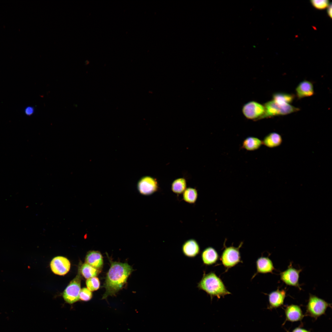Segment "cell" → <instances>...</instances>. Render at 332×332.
Returning <instances> with one entry per match:
<instances>
[{
  "instance_id": "cell-13",
  "label": "cell",
  "mask_w": 332,
  "mask_h": 332,
  "mask_svg": "<svg viewBox=\"0 0 332 332\" xmlns=\"http://www.w3.org/2000/svg\"><path fill=\"white\" fill-rule=\"evenodd\" d=\"M200 251V245L195 239H190L185 241L182 246L183 254L189 258H194L197 256Z\"/></svg>"
},
{
  "instance_id": "cell-28",
  "label": "cell",
  "mask_w": 332,
  "mask_h": 332,
  "mask_svg": "<svg viewBox=\"0 0 332 332\" xmlns=\"http://www.w3.org/2000/svg\"><path fill=\"white\" fill-rule=\"evenodd\" d=\"M34 109L32 107H28L25 109V113L27 115H30L34 113Z\"/></svg>"
},
{
  "instance_id": "cell-8",
  "label": "cell",
  "mask_w": 332,
  "mask_h": 332,
  "mask_svg": "<svg viewBox=\"0 0 332 332\" xmlns=\"http://www.w3.org/2000/svg\"><path fill=\"white\" fill-rule=\"evenodd\" d=\"M302 271V269L293 267L290 263L286 270L280 273V279L287 285L296 287L301 290L299 279Z\"/></svg>"
},
{
  "instance_id": "cell-10",
  "label": "cell",
  "mask_w": 332,
  "mask_h": 332,
  "mask_svg": "<svg viewBox=\"0 0 332 332\" xmlns=\"http://www.w3.org/2000/svg\"><path fill=\"white\" fill-rule=\"evenodd\" d=\"M50 267L52 271L55 274L63 275L69 271L70 263L66 258L57 256L52 259L50 263Z\"/></svg>"
},
{
  "instance_id": "cell-18",
  "label": "cell",
  "mask_w": 332,
  "mask_h": 332,
  "mask_svg": "<svg viewBox=\"0 0 332 332\" xmlns=\"http://www.w3.org/2000/svg\"><path fill=\"white\" fill-rule=\"evenodd\" d=\"M283 141L282 137L279 133L271 132L266 135L262 141L263 144L269 148H274L280 145Z\"/></svg>"
},
{
  "instance_id": "cell-15",
  "label": "cell",
  "mask_w": 332,
  "mask_h": 332,
  "mask_svg": "<svg viewBox=\"0 0 332 332\" xmlns=\"http://www.w3.org/2000/svg\"><path fill=\"white\" fill-rule=\"evenodd\" d=\"M85 262L100 271L102 268L103 264V256L101 253L98 251H89L86 255Z\"/></svg>"
},
{
  "instance_id": "cell-22",
  "label": "cell",
  "mask_w": 332,
  "mask_h": 332,
  "mask_svg": "<svg viewBox=\"0 0 332 332\" xmlns=\"http://www.w3.org/2000/svg\"><path fill=\"white\" fill-rule=\"evenodd\" d=\"M186 182L184 178H179L174 180L172 183L171 188L175 193L180 194L186 189Z\"/></svg>"
},
{
  "instance_id": "cell-24",
  "label": "cell",
  "mask_w": 332,
  "mask_h": 332,
  "mask_svg": "<svg viewBox=\"0 0 332 332\" xmlns=\"http://www.w3.org/2000/svg\"><path fill=\"white\" fill-rule=\"evenodd\" d=\"M86 284L87 288L91 291L97 290L100 287V285L99 279L96 277L87 279Z\"/></svg>"
},
{
  "instance_id": "cell-7",
  "label": "cell",
  "mask_w": 332,
  "mask_h": 332,
  "mask_svg": "<svg viewBox=\"0 0 332 332\" xmlns=\"http://www.w3.org/2000/svg\"><path fill=\"white\" fill-rule=\"evenodd\" d=\"M265 111L263 105L255 101H250L246 103L242 109V113L245 117L253 120L261 119Z\"/></svg>"
},
{
  "instance_id": "cell-17",
  "label": "cell",
  "mask_w": 332,
  "mask_h": 332,
  "mask_svg": "<svg viewBox=\"0 0 332 332\" xmlns=\"http://www.w3.org/2000/svg\"><path fill=\"white\" fill-rule=\"evenodd\" d=\"M201 258L204 265L209 266L216 262L219 259V255L214 248L211 247H208L202 251Z\"/></svg>"
},
{
  "instance_id": "cell-9",
  "label": "cell",
  "mask_w": 332,
  "mask_h": 332,
  "mask_svg": "<svg viewBox=\"0 0 332 332\" xmlns=\"http://www.w3.org/2000/svg\"><path fill=\"white\" fill-rule=\"evenodd\" d=\"M138 189L139 192L144 195H149L156 192L158 188L156 180L148 176L142 177L138 181Z\"/></svg>"
},
{
  "instance_id": "cell-5",
  "label": "cell",
  "mask_w": 332,
  "mask_h": 332,
  "mask_svg": "<svg viewBox=\"0 0 332 332\" xmlns=\"http://www.w3.org/2000/svg\"><path fill=\"white\" fill-rule=\"evenodd\" d=\"M81 275L79 271L77 275L70 282L64 291L63 297L67 303L72 304L79 299V294L81 290Z\"/></svg>"
},
{
  "instance_id": "cell-1",
  "label": "cell",
  "mask_w": 332,
  "mask_h": 332,
  "mask_svg": "<svg viewBox=\"0 0 332 332\" xmlns=\"http://www.w3.org/2000/svg\"><path fill=\"white\" fill-rule=\"evenodd\" d=\"M110 263L104 284L105 292L102 299L115 295L123 288L133 271L132 267L127 263L112 261Z\"/></svg>"
},
{
  "instance_id": "cell-23",
  "label": "cell",
  "mask_w": 332,
  "mask_h": 332,
  "mask_svg": "<svg viewBox=\"0 0 332 332\" xmlns=\"http://www.w3.org/2000/svg\"><path fill=\"white\" fill-rule=\"evenodd\" d=\"M183 193V198L185 202L193 204L196 201L198 193L195 189L192 188H186Z\"/></svg>"
},
{
  "instance_id": "cell-21",
  "label": "cell",
  "mask_w": 332,
  "mask_h": 332,
  "mask_svg": "<svg viewBox=\"0 0 332 332\" xmlns=\"http://www.w3.org/2000/svg\"><path fill=\"white\" fill-rule=\"evenodd\" d=\"M294 95L291 94L281 92L274 93L273 95V100L281 104H290L293 101Z\"/></svg>"
},
{
  "instance_id": "cell-20",
  "label": "cell",
  "mask_w": 332,
  "mask_h": 332,
  "mask_svg": "<svg viewBox=\"0 0 332 332\" xmlns=\"http://www.w3.org/2000/svg\"><path fill=\"white\" fill-rule=\"evenodd\" d=\"M79 271L85 278L88 279L96 277L100 271L85 263L81 265Z\"/></svg>"
},
{
  "instance_id": "cell-11",
  "label": "cell",
  "mask_w": 332,
  "mask_h": 332,
  "mask_svg": "<svg viewBox=\"0 0 332 332\" xmlns=\"http://www.w3.org/2000/svg\"><path fill=\"white\" fill-rule=\"evenodd\" d=\"M285 290H280L279 288L268 294L269 304L267 309L271 310L283 305L286 296Z\"/></svg>"
},
{
  "instance_id": "cell-3",
  "label": "cell",
  "mask_w": 332,
  "mask_h": 332,
  "mask_svg": "<svg viewBox=\"0 0 332 332\" xmlns=\"http://www.w3.org/2000/svg\"><path fill=\"white\" fill-rule=\"evenodd\" d=\"M265 113L261 119L280 115H284L297 112L299 109L289 104H281L272 100L264 105Z\"/></svg>"
},
{
  "instance_id": "cell-12",
  "label": "cell",
  "mask_w": 332,
  "mask_h": 332,
  "mask_svg": "<svg viewBox=\"0 0 332 332\" xmlns=\"http://www.w3.org/2000/svg\"><path fill=\"white\" fill-rule=\"evenodd\" d=\"M284 310L286 319L283 325L287 321L291 322L301 321L305 316L300 306L297 305L287 306Z\"/></svg>"
},
{
  "instance_id": "cell-14",
  "label": "cell",
  "mask_w": 332,
  "mask_h": 332,
  "mask_svg": "<svg viewBox=\"0 0 332 332\" xmlns=\"http://www.w3.org/2000/svg\"><path fill=\"white\" fill-rule=\"evenodd\" d=\"M256 273H273L275 269L272 262L268 257H261L256 261Z\"/></svg>"
},
{
  "instance_id": "cell-26",
  "label": "cell",
  "mask_w": 332,
  "mask_h": 332,
  "mask_svg": "<svg viewBox=\"0 0 332 332\" xmlns=\"http://www.w3.org/2000/svg\"><path fill=\"white\" fill-rule=\"evenodd\" d=\"M92 293L91 291L87 288H83L81 289L80 291L79 299L83 301H87L92 298Z\"/></svg>"
},
{
  "instance_id": "cell-16",
  "label": "cell",
  "mask_w": 332,
  "mask_h": 332,
  "mask_svg": "<svg viewBox=\"0 0 332 332\" xmlns=\"http://www.w3.org/2000/svg\"><path fill=\"white\" fill-rule=\"evenodd\" d=\"M296 94L299 99L312 96L314 94V87L310 81L304 80L298 85L296 88Z\"/></svg>"
},
{
  "instance_id": "cell-4",
  "label": "cell",
  "mask_w": 332,
  "mask_h": 332,
  "mask_svg": "<svg viewBox=\"0 0 332 332\" xmlns=\"http://www.w3.org/2000/svg\"><path fill=\"white\" fill-rule=\"evenodd\" d=\"M331 307V304L324 299L311 294L306 306L305 316H309L316 320L324 314L328 307Z\"/></svg>"
},
{
  "instance_id": "cell-25",
  "label": "cell",
  "mask_w": 332,
  "mask_h": 332,
  "mask_svg": "<svg viewBox=\"0 0 332 332\" xmlns=\"http://www.w3.org/2000/svg\"><path fill=\"white\" fill-rule=\"evenodd\" d=\"M310 2L314 7L319 10L327 8L330 4L329 1L327 0H312Z\"/></svg>"
},
{
  "instance_id": "cell-27",
  "label": "cell",
  "mask_w": 332,
  "mask_h": 332,
  "mask_svg": "<svg viewBox=\"0 0 332 332\" xmlns=\"http://www.w3.org/2000/svg\"><path fill=\"white\" fill-rule=\"evenodd\" d=\"M287 332H290L287 331ZM290 332H310V330H308L302 328L300 326L294 328Z\"/></svg>"
},
{
  "instance_id": "cell-19",
  "label": "cell",
  "mask_w": 332,
  "mask_h": 332,
  "mask_svg": "<svg viewBox=\"0 0 332 332\" xmlns=\"http://www.w3.org/2000/svg\"><path fill=\"white\" fill-rule=\"evenodd\" d=\"M263 144L262 141L254 136H249L243 141L242 147L248 151H254L259 148Z\"/></svg>"
},
{
  "instance_id": "cell-6",
  "label": "cell",
  "mask_w": 332,
  "mask_h": 332,
  "mask_svg": "<svg viewBox=\"0 0 332 332\" xmlns=\"http://www.w3.org/2000/svg\"><path fill=\"white\" fill-rule=\"evenodd\" d=\"M241 243L238 247L233 246L226 247L223 252L220 260L223 266L227 269L232 267L241 262L239 248Z\"/></svg>"
},
{
  "instance_id": "cell-29",
  "label": "cell",
  "mask_w": 332,
  "mask_h": 332,
  "mask_svg": "<svg viewBox=\"0 0 332 332\" xmlns=\"http://www.w3.org/2000/svg\"><path fill=\"white\" fill-rule=\"evenodd\" d=\"M327 13L328 15L331 18L332 17V6L331 4H330L329 6L327 7Z\"/></svg>"
},
{
  "instance_id": "cell-2",
  "label": "cell",
  "mask_w": 332,
  "mask_h": 332,
  "mask_svg": "<svg viewBox=\"0 0 332 332\" xmlns=\"http://www.w3.org/2000/svg\"><path fill=\"white\" fill-rule=\"evenodd\" d=\"M197 287L209 295L211 300L214 297L219 298L231 294L227 289L221 279L212 271L208 273L204 272L202 278L197 284Z\"/></svg>"
}]
</instances>
